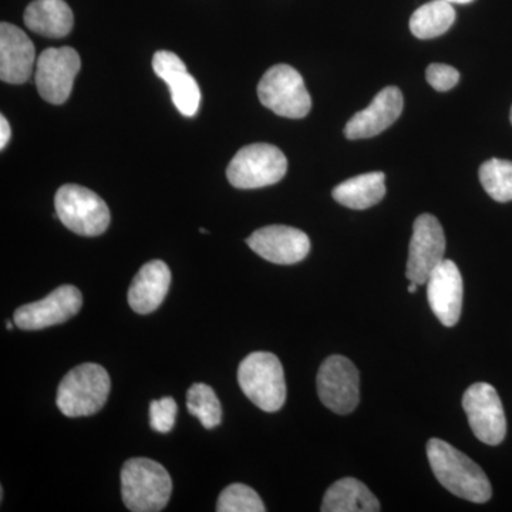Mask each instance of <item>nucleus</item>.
Instances as JSON below:
<instances>
[{"label": "nucleus", "instance_id": "nucleus-3", "mask_svg": "<svg viewBox=\"0 0 512 512\" xmlns=\"http://www.w3.org/2000/svg\"><path fill=\"white\" fill-rule=\"evenodd\" d=\"M110 387V376L103 366L84 363L63 377L57 389V407L66 417L93 416L109 399Z\"/></svg>", "mask_w": 512, "mask_h": 512}, {"label": "nucleus", "instance_id": "nucleus-21", "mask_svg": "<svg viewBox=\"0 0 512 512\" xmlns=\"http://www.w3.org/2000/svg\"><path fill=\"white\" fill-rule=\"evenodd\" d=\"M384 178H386L384 174L379 171L349 178L345 183L335 187L332 192L333 198L343 207L352 208V210H367V208L379 204L386 195Z\"/></svg>", "mask_w": 512, "mask_h": 512}, {"label": "nucleus", "instance_id": "nucleus-24", "mask_svg": "<svg viewBox=\"0 0 512 512\" xmlns=\"http://www.w3.org/2000/svg\"><path fill=\"white\" fill-rule=\"evenodd\" d=\"M485 192L497 202L512 201V161L491 158L480 167Z\"/></svg>", "mask_w": 512, "mask_h": 512}, {"label": "nucleus", "instance_id": "nucleus-12", "mask_svg": "<svg viewBox=\"0 0 512 512\" xmlns=\"http://www.w3.org/2000/svg\"><path fill=\"white\" fill-rule=\"evenodd\" d=\"M83 296L76 286L63 285L42 301L16 309L13 322L22 330H42L60 325L76 316L82 309Z\"/></svg>", "mask_w": 512, "mask_h": 512}, {"label": "nucleus", "instance_id": "nucleus-20", "mask_svg": "<svg viewBox=\"0 0 512 512\" xmlns=\"http://www.w3.org/2000/svg\"><path fill=\"white\" fill-rule=\"evenodd\" d=\"M323 512H377L379 500L362 481L356 478H343L330 485L323 497Z\"/></svg>", "mask_w": 512, "mask_h": 512}, {"label": "nucleus", "instance_id": "nucleus-22", "mask_svg": "<svg viewBox=\"0 0 512 512\" xmlns=\"http://www.w3.org/2000/svg\"><path fill=\"white\" fill-rule=\"evenodd\" d=\"M456 20L453 5L444 0H433L413 13L410 30L417 39H434L444 35Z\"/></svg>", "mask_w": 512, "mask_h": 512}, {"label": "nucleus", "instance_id": "nucleus-19", "mask_svg": "<svg viewBox=\"0 0 512 512\" xmlns=\"http://www.w3.org/2000/svg\"><path fill=\"white\" fill-rule=\"evenodd\" d=\"M25 23L37 35L59 39L72 32L74 16L64 0H33L25 10Z\"/></svg>", "mask_w": 512, "mask_h": 512}, {"label": "nucleus", "instance_id": "nucleus-14", "mask_svg": "<svg viewBox=\"0 0 512 512\" xmlns=\"http://www.w3.org/2000/svg\"><path fill=\"white\" fill-rule=\"evenodd\" d=\"M464 284L460 269L450 259L443 262L427 281V299L431 311L447 328H453L463 311Z\"/></svg>", "mask_w": 512, "mask_h": 512}, {"label": "nucleus", "instance_id": "nucleus-7", "mask_svg": "<svg viewBox=\"0 0 512 512\" xmlns=\"http://www.w3.org/2000/svg\"><path fill=\"white\" fill-rule=\"evenodd\" d=\"M258 97L266 109L286 119H303L312 109V99L301 74L288 64H276L258 84Z\"/></svg>", "mask_w": 512, "mask_h": 512}, {"label": "nucleus", "instance_id": "nucleus-10", "mask_svg": "<svg viewBox=\"0 0 512 512\" xmlns=\"http://www.w3.org/2000/svg\"><path fill=\"white\" fill-rule=\"evenodd\" d=\"M80 66L79 53L72 47L46 49L36 63V86L42 99L52 104L66 103Z\"/></svg>", "mask_w": 512, "mask_h": 512}, {"label": "nucleus", "instance_id": "nucleus-11", "mask_svg": "<svg viewBox=\"0 0 512 512\" xmlns=\"http://www.w3.org/2000/svg\"><path fill=\"white\" fill-rule=\"evenodd\" d=\"M446 237L439 220L423 214L414 221L406 275L417 285L427 284L431 272L444 261Z\"/></svg>", "mask_w": 512, "mask_h": 512}, {"label": "nucleus", "instance_id": "nucleus-4", "mask_svg": "<svg viewBox=\"0 0 512 512\" xmlns=\"http://www.w3.org/2000/svg\"><path fill=\"white\" fill-rule=\"evenodd\" d=\"M238 383L245 396L264 412L275 413L284 407V367L274 353L254 352L245 357L239 365Z\"/></svg>", "mask_w": 512, "mask_h": 512}, {"label": "nucleus", "instance_id": "nucleus-8", "mask_svg": "<svg viewBox=\"0 0 512 512\" xmlns=\"http://www.w3.org/2000/svg\"><path fill=\"white\" fill-rule=\"evenodd\" d=\"M463 409L474 436L488 446H498L507 436V419L497 390L488 383L468 387Z\"/></svg>", "mask_w": 512, "mask_h": 512}, {"label": "nucleus", "instance_id": "nucleus-25", "mask_svg": "<svg viewBox=\"0 0 512 512\" xmlns=\"http://www.w3.org/2000/svg\"><path fill=\"white\" fill-rule=\"evenodd\" d=\"M218 512H264L261 497L245 484H231L222 491L217 503Z\"/></svg>", "mask_w": 512, "mask_h": 512}, {"label": "nucleus", "instance_id": "nucleus-9", "mask_svg": "<svg viewBox=\"0 0 512 512\" xmlns=\"http://www.w3.org/2000/svg\"><path fill=\"white\" fill-rule=\"evenodd\" d=\"M316 386L320 402L333 413H352L359 404V372L348 357H328L320 366Z\"/></svg>", "mask_w": 512, "mask_h": 512}, {"label": "nucleus", "instance_id": "nucleus-23", "mask_svg": "<svg viewBox=\"0 0 512 512\" xmlns=\"http://www.w3.org/2000/svg\"><path fill=\"white\" fill-rule=\"evenodd\" d=\"M188 412L201 421L207 430L220 426L222 407L214 389L208 384L194 383L187 393Z\"/></svg>", "mask_w": 512, "mask_h": 512}, {"label": "nucleus", "instance_id": "nucleus-2", "mask_svg": "<svg viewBox=\"0 0 512 512\" xmlns=\"http://www.w3.org/2000/svg\"><path fill=\"white\" fill-rule=\"evenodd\" d=\"M173 491L170 474L150 458H131L121 470V495L128 510L158 512L167 507Z\"/></svg>", "mask_w": 512, "mask_h": 512}, {"label": "nucleus", "instance_id": "nucleus-16", "mask_svg": "<svg viewBox=\"0 0 512 512\" xmlns=\"http://www.w3.org/2000/svg\"><path fill=\"white\" fill-rule=\"evenodd\" d=\"M154 73L170 87L174 106L185 117L197 114L201 103V90L187 66L175 53L160 50L153 57Z\"/></svg>", "mask_w": 512, "mask_h": 512}, {"label": "nucleus", "instance_id": "nucleus-15", "mask_svg": "<svg viewBox=\"0 0 512 512\" xmlns=\"http://www.w3.org/2000/svg\"><path fill=\"white\" fill-rule=\"evenodd\" d=\"M403 106L402 92L394 86L386 87L365 110L359 111L348 121L345 136L349 140H362L383 133L399 119Z\"/></svg>", "mask_w": 512, "mask_h": 512}, {"label": "nucleus", "instance_id": "nucleus-13", "mask_svg": "<svg viewBox=\"0 0 512 512\" xmlns=\"http://www.w3.org/2000/svg\"><path fill=\"white\" fill-rule=\"evenodd\" d=\"M248 247L276 265H293L303 261L311 251V241L301 229L286 225H269L247 239Z\"/></svg>", "mask_w": 512, "mask_h": 512}, {"label": "nucleus", "instance_id": "nucleus-1", "mask_svg": "<svg viewBox=\"0 0 512 512\" xmlns=\"http://www.w3.org/2000/svg\"><path fill=\"white\" fill-rule=\"evenodd\" d=\"M427 458L434 476L446 490L471 503L484 504L493 495L490 480L483 468L447 441L431 439Z\"/></svg>", "mask_w": 512, "mask_h": 512}, {"label": "nucleus", "instance_id": "nucleus-27", "mask_svg": "<svg viewBox=\"0 0 512 512\" xmlns=\"http://www.w3.org/2000/svg\"><path fill=\"white\" fill-rule=\"evenodd\" d=\"M426 79L437 92H448V90L457 86L460 73L448 64L433 63L427 67Z\"/></svg>", "mask_w": 512, "mask_h": 512}, {"label": "nucleus", "instance_id": "nucleus-5", "mask_svg": "<svg viewBox=\"0 0 512 512\" xmlns=\"http://www.w3.org/2000/svg\"><path fill=\"white\" fill-rule=\"evenodd\" d=\"M56 218L82 237H99L110 225V210L96 192L77 184L59 188L55 197Z\"/></svg>", "mask_w": 512, "mask_h": 512}, {"label": "nucleus", "instance_id": "nucleus-32", "mask_svg": "<svg viewBox=\"0 0 512 512\" xmlns=\"http://www.w3.org/2000/svg\"><path fill=\"white\" fill-rule=\"evenodd\" d=\"M510 119H511V124H512V109H511V116H510Z\"/></svg>", "mask_w": 512, "mask_h": 512}, {"label": "nucleus", "instance_id": "nucleus-18", "mask_svg": "<svg viewBox=\"0 0 512 512\" xmlns=\"http://www.w3.org/2000/svg\"><path fill=\"white\" fill-rule=\"evenodd\" d=\"M171 272L163 261H151L134 276L128 289V305L140 315L157 311L167 296Z\"/></svg>", "mask_w": 512, "mask_h": 512}, {"label": "nucleus", "instance_id": "nucleus-26", "mask_svg": "<svg viewBox=\"0 0 512 512\" xmlns=\"http://www.w3.org/2000/svg\"><path fill=\"white\" fill-rule=\"evenodd\" d=\"M178 406L173 397H163L150 404V426L157 433H170L177 420Z\"/></svg>", "mask_w": 512, "mask_h": 512}, {"label": "nucleus", "instance_id": "nucleus-29", "mask_svg": "<svg viewBox=\"0 0 512 512\" xmlns=\"http://www.w3.org/2000/svg\"><path fill=\"white\" fill-rule=\"evenodd\" d=\"M444 2L451 3V5H453V3H460V5H467V3H471V2H473V0H444Z\"/></svg>", "mask_w": 512, "mask_h": 512}, {"label": "nucleus", "instance_id": "nucleus-6", "mask_svg": "<svg viewBox=\"0 0 512 512\" xmlns=\"http://www.w3.org/2000/svg\"><path fill=\"white\" fill-rule=\"evenodd\" d=\"M288 170V160L278 147L256 143L241 148L227 168L232 187L255 190L279 183Z\"/></svg>", "mask_w": 512, "mask_h": 512}, {"label": "nucleus", "instance_id": "nucleus-31", "mask_svg": "<svg viewBox=\"0 0 512 512\" xmlns=\"http://www.w3.org/2000/svg\"><path fill=\"white\" fill-rule=\"evenodd\" d=\"M8 329H9V330H12V329H13V323H12V322H8Z\"/></svg>", "mask_w": 512, "mask_h": 512}, {"label": "nucleus", "instance_id": "nucleus-28", "mask_svg": "<svg viewBox=\"0 0 512 512\" xmlns=\"http://www.w3.org/2000/svg\"><path fill=\"white\" fill-rule=\"evenodd\" d=\"M12 130H10L9 121L5 116H0V148L8 146Z\"/></svg>", "mask_w": 512, "mask_h": 512}, {"label": "nucleus", "instance_id": "nucleus-17", "mask_svg": "<svg viewBox=\"0 0 512 512\" xmlns=\"http://www.w3.org/2000/svg\"><path fill=\"white\" fill-rule=\"evenodd\" d=\"M36 52L32 40L18 26L0 25V79L10 84L28 82L35 66Z\"/></svg>", "mask_w": 512, "mask_h": 512}, {"label": "nucleus", "instance_id": "nucleus-30", "mask_svg": "<svg viewBox=\"0 0 512 512\" xmlns=\"http://www.w3.org/2000/svg\"><path fill=\"white\" fill-rule=\"evenodd\" d=\"M417 286H419V285L414 284V282H410L409 292H410V293H416V291H417Z\"/></svg>", "mask_w": 512, "mask_h": 512}]
</instances>
